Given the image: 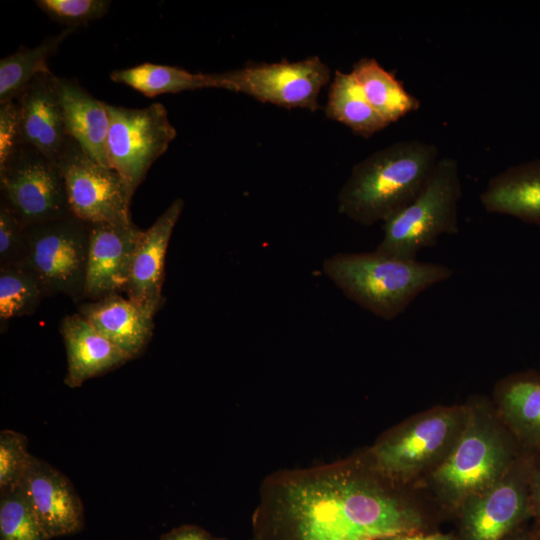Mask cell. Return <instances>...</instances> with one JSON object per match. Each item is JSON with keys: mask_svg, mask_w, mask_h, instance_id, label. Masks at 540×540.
Returning <instances> with one entry per match:
<instances>
[{"mask_svg": "<svg viewBox=\"0 0 540 540\" xmlns=\"http://www.w3.org/2000/svg\"><path fill=\"white\" fill-rule=\"evenodd\" d=\"M470 405H440L392 427L368 450L375 465L394 481L419 489L448 458L469 419Z\"/></svg>", "mask_w": 540, "mask_h": 540, "instance_id": "5b68a950", "label": "cell"}, {"mask_svg": "<svg viewBox=\"0 0 540 540\" xmlns=\"http://www.w3.org/2000/svg\"><path fill=\"white\" fill-rule=\"evenodd\" d=\"M60 333L67 355L64 382L70 388L80 387L85 381L131 360L80 313L65 316Z\"/></svg>", "mask_w": 540, "mask_h": 540, "instance_id": "e0dca14e", "label": "cell"}, {"mask_svg": "<svg viewBox=\"0 0 540 540\" xmlns=\"http://www.w3.org/2000/svg\"><path fill=\"white\" fill-rule=\"evenodd\" d=\"M504 540H540V529L536 532H517L516 530Z\"/></svg>", "mask_w": 540, "mask_h": 540, "instance_id": "e575fe53", "label": "cell"}, {"mask_svg": "<svg viewBox=\"0 0 540 540\" xmlns=\"http://www.w3.org/2000/svg\"><path fill=\"white\" fill-rule=\"evenodd\" d=\"M33 455L28 452L27 438L14 430L0 433V491L18 486Z\"/></svg>", "mask_w": 540, "mask_h": 540, "instance_id": "83f0119b", "label": "cell"}, {"mask_svg": "<svg viewBox=\"0 0 540 540\" xmlns=\"http://www.w3.org/2000/svg\"><path fill=\"white\" fill-rule=\"evenodd\" d=\"M58 85L67 134L92 160L109 166L110 120L106 103L93 97L76 80L59 77Z\"/></svg>", "mask_w": 540, "mask_h": 540, "instance_id": "ffe728a7", "label": "cell"}, {"mask_svg": "<svg viewBox=\"0 0 540 540\" xmlns=\"http://www.w3.org/2000/svg\"><path fill=\"white\" fill-rule=\"evenodd\" d=\"M27 251L26 227L7 203L0 201V267L23 266Z\"/></svg>", "mask_w": 540, "mask_h": 540, "instance_id": "f546056e", "label": "cell"}, {"mask_svg": "<svg viewBox=\"0 0 540 540\" xmlns=\"http://www.w3.org/2000/svg\"><path fill=\"white\" fill-rule=\"evenodd\" d=\"M461 195L457 161L440 157L422 192L383 222V238L376 251L417 259L419 251L434 246L441 235L457 234Z\"/></svg>", "mask_w": 540, "mask_h": 540, "instance_id": "8992f818", "label": "cell"}, {"mask_svg": "<svg viewBox=\"0 0 540 540\" xmlns=\"http://www.w3.org/2000/svg\"><path fill=\"white\" fill-rule=\"evenodd\" d=\"M468 402L469 419L459 441L419 486L440 507L454 513L465 501L493 487L522 450L491 399L477 396Z\"/></svg>", "mask_w": 540, "mask_h": 540, "instance_id": "7a4b0ae2", "label": "cell"}, {"mask_svg": "<svg viewBox=\"0 0 540 540\" xmlns=\"http://www.w3.org/2000/svg\"><path fill=\"white\" fill-rule=\"evenodd\" d=\"M65 180L70 212L89 223H129L134 194L112 167L92 160L72 139L57 162Z\"/></svg>", "mask_w": 540, "mask_h": 540, "instance_id": "7c38bea8", "label": "cell"}, {"mask_svg": "<svg viewBox=\"0 0 540 540\" xmlns=\"http://www.w3.org/2000/svg\"><path fill=\"white\" fill-rule=\"evenodd\" d=\"M78 313L131 359L145 350L153 334L155 315L120 294L82 303Z\"/></svg>", "mask_w": 540, "mask_h": 540, "instance_id": "d6986e66", "label": "cell"}, {"mask_svg": "<svg viewBox=\"0 0 540 540\" xmlns=\"http://www.w3.org/2000/svg\"><path fill=\"white\" fill-rule=\"evenodd\" d=\"M491 401L521 449L540 454V373L505 376L495 384Z\"/></svg>", "mask_w": 540, "mask_h": 540, "instance_id": "ac0fdd59", "label": "cell"}, {"mask_svg": "<svg viewBox=\"0 0 540 540\" xmlns=\"http://www.w3.org/2000/svg\"><path fill=\"white\" fill-rule=\"evenodd\" d=\"M479 198L489 213L540 225V160L510 166L493 176Z\"/></svg>", "mask_w": 540, "mask_h": 540, "instance_id": "44dd1931", "label": "cell"}, {"mask_svg": "<svg viewBox=\"0 0 540 540\" xmlns=\"http://www.w3.org/2000/svg\"><path fill=\"white\" fill-rule=\"evenodd\" d=\"M183 207V199H175L147 230H142L132 256L124 293L153 315L164 303L166 252Z\"/></svg>", "mask_w": 540, "mask_h": 540, "instance_id": "2e32d148", "label": "cell"}, {"mask_svg": "<svg viewBox=\"0 0 540 540\" xmlns=\"http://www.w3.org/2000/svg\"><path fill=\"white\" fill-rule=\"evenodd\" d=\"M529 499L531 514L540 527V454H536L529 480Z\"/></svg>", "mask_w": 540, "mask_h": 540, "instance_id": "d6a6232c", "label": "cell"}, {"mask_svg": "<svg viewBox=\"0 0 540 540\" xmlns=\"http://www.w3.org/2000/svg\"><path fill=\"white\" fill-rule=\"evenodd\" d=\"M0 495V540H50L19 485Z\"/></svg>", "mask_w": 540, "mask_h": 540, "instance_id": "4316f807", "label": "cell"}, {"mask_svg": "<svg viewBox=\"0 0 540 540\" xmlns=\"http://www.w3.org/2000/svg\"><path fill=\"white\" fill-rule=\"evenodd\" d=\"M160 540H222L211 535L206 530L194 526L184 525L163 534Z\"/></svg>", "mask_w": 540, "mask_h": 540, "instance_id": "1f68e13d", "label": "cell"}, {"mask_svg": "<svg viewBox=\"0 0 540 540\" xmlns=\"http://www.w3.org/2000/svg\"><path fill=\"white\" fill-rule=\"evenodd\" d=\"M107 0H37L36 5L53 21L76 28L107 14Z\"/></svg>", "mask_w": 540, "mask_h": 540, "instance_id": "f1b7e54d", "label": "cell"}, {"mask_svg": "<svg viewBox=\"0 0 540 540\" xmlns=\"http://www.w3.org/2000/svg\"><path fill=\"white\" fill-rule=\"evenodd\" d=\"M0 187L1 199L25 227L71 215L58 164L32 146L21 144L0 165Z\"/></svg>", "mask_w": 540, "mask_h": 540, "instance_id": "ba28073f", "label": "cell"}, {"mask_svg": "<svg viewBox=\"0 0 540 540\" xmlns=\"http://www.w3.org/2000/svg\"><path fill=\"white\" fill-rule=\"evenodd\" d=\"M141 232L132 221L90 224L84 300L124 292Z\"/></svg>", "mask_w": 540, "mask_h": 540, "instance_id": "5bb4252c", "label": "cell"}, {"mask_svg": "<svg viewBox=\"0 0 540 540\" xmlns=\"http://www.w3.org/2000/svg\"><path fill=\"white\" fill-rule=\"evenodd\" d=\"M23 266L38 278L47 296L84 300L90 224L72 214L26 227Z\"/></svg>", "mask_w": 540, "mask_h": 540, "instance_id": "52a82bcc", "label": "cell"}, {"mask_svg": "<svg viewBox=\"0 0 540 540\" xmlns=\"http://www.w3.org/2000/svg\"><path fill=\"white\" fill-rule=\"evenodd\" d=\"M351 72L367 101L389 124L419 108L420 101L376 59H359Z\"/></svg>", "mask_w": 540, "mask_h": 540, "instance_id": "7402d4cb", "label": "cell"}, {"mask_svg": "<svg viewBox=\"0 0 540 540\" xmlns=\"http://www.w3.org/2000/svg\"><path fill=\"white\" fill-rule=\"evenodd\" d=\"M110 78L113 82L125 84L147 97L215 88L212 73H192L179 67L153 63L114 70Z\"/></svg>", "mask_w": 540, "mask_h": 540, "instance_id": "cb8c5ba5", "label": "cell"}, {"mask_svg": "<svg viewBox=\"0 0 540 540\" xmlns=\"http://www.w3.org/2000/svg\"><path fill=\"white\" fill-rule=\"evenodd\" d=\"M21 145L15 100L0 103V165Z\"/></svg>", "mask_w": 540, "mask_h": 540, "instance_id": "4dcf8cb0", "label": "cell"}, {"mask_svg": "<svg viewBox=\"0 0 540 540\" xmlns=\"http://www.w3.org/2000/svg\"><path fill=\"white\" fill-rule=\"evenodd\" d=\"M215 88L249 95L284 108H320L318 97L330 80L329 67L318 57L289 62L251 64L212 73Z\"/></svg>", "mask_w": 540, "mask_h": 540, "instance_id": "9c48e42d", "label": "cell"}, {"mask_svg": "<svg viewBox=\"0 0 540 540\" xmlns=\"http://www.w3.org/2000/svg\"><path fill=\"white\" fill-rule=\"evenodd\" d=\"M366 540H374V539H366Z\"/></svg>", "mask_w": 540, "mask_h": 540, "instance_id": "d590c367", "label": "cell"}, {"mask_svg": "<svg viewBox=\"0 0 540 540\" xmlns=\"http://www.w3.org/2000/svg\"><path fill=\"white\" fill-rule=\"evenodd\" d=\"M325 114L365 138L389 125L367 101L352 72L335 71L329 88Z\"/></svg>", "mask_w": 540, "mask_h": 540, "instance_id": "603a6c76", "label": "cell"}, {"mask_svg": "<svg viewBox=\"0 0 540 540\" xmlns=\"http://www.w3.org/2000/svg\"><path fill=\"white\" fill-rule=\"evenodd\" d=\"M19 486L49 539L83 528L79 495L70 480L47 462L33 456Z\"/></svg>", "mask_w": 540, "mask_h": 540, "instance_id": "4fadbf2b", "label": "cell"}, {"mask_svg": "<svg viewBox=\"0 0 540 540\" xmlns=\"http://www.w3.org/2000/svg\"><path fill=\"white\" fill-rule=\"evenodd\" d=\"M47 294L38 278L25 266L0 267V326L31 315Z\"/></svg>", "mask_w": 540, "mask_h": 540, "instance_id": "484cf974", "label": "cell"}, {"mask_svg": "<svg viewBox=\"0 0 540 540\" xmlns=\"http://www.w3.org/2000/svg\"><path fill=\"white\" fill-rule=\"evenodd\" d=\"M535 455L521 450L493 487L463 503L456 513L458 540H504L532 516L529 480Z\"/></svg>", "mask_w": 540, "mask_h": 540, "instance_id": "8fae6325", "label": "cell"}, {"mask_svg": "<svg viewBox=\"0 0 540 540\" xmlns=\"http://www.w3.org/2000/svg\"><path fill=\"white\" fill-rule=\"evenodd\" d=\"M323 272L347 298L384 320L398 317L422 292L454 273L443 264L376 250L334 254L324 260Z\"/></svg>", "mask_w": 540, "mask_h": 540, "instance_id": "277c9868", "label": "cell"}, {"mask_svg": "<svg viewBox=\"0 0 540 540\" xmlns=\"http://www.w3.org/2000/svg\"><path fill=\"white\" fill-rule=\"evenodd\" d=\"M110 127L107 137L109 166L135 192L151 165L166 152L177 131L161 103L127 108L106 103Z\"/></svg>", "mask_w": 540, "mask_h": 540, "instance_id": "30bf717a", "label": "cell"}, {"mask_svg": "<svg viewBox=\"0 0 540 540\" xmlns=\"http://www.w3.org/2000/svg\"><path fill=\"white\" fill-rule=\"evenodd\" d=\"M58 78L53 73L40 74L14 99L21 144L56 163L72 140L65 128Z\"/></svg>", "mask_w": 540, "mask_h": 540, "instance_id": "9a60e30c", "label": "cell"}, {"mask_svg": "<svg viewBox=\"0 0 540 540\" xmlns=\"http://www.w3.org/2000/svg\"><path fill=\"white\" fill-rule=\"evenodd\" d=\"M75 28L67 27L34 48L21 47L0 60V103L15 99L38 75L52 73L48 59Z\"/></svg>", "mask_w": 540, "mask_h": 540, "instance_id": "d4e9b609", "label": "cell"}, {"mask_svg": "<svg viewBox=\"0 0 540 540\" xmlns=\"http://www.w3.org/2000/svg\"><path fill=\"white\" fill-rule=\"evenodd\" d=\"M418 488L384 474L365 454L278 474L264 486L260 525L277 540H366L421 532Z\"/></svg>", "mask_w": 540, "mask_h": 540, "instance_id": "6da1fadb", "label": "cell"}, {"mask_svg": "<svg viewBox=\"0 0 540 540\" xmlns=\"http://www.w3.org/2000/svg\"><path fill=\"white\" fill-rule=\"evenodd\" d=\"M380 540H458L457 537H454L451 534L443 533H431L424 534L422 532L409 533V534H399L390 537H386Z\"/></svg>", "mask_w": 540, "mask_h": 540, "instance_id": "836d02e7", "label": "cell"}, {"mask_svg": "<svg viewBox=\"0 0 540 540\" xmlns=\"http://www.w3.org/2000/svg\"><path fill=\"white\" fill-rule=\"evenodd\" d=\"M439 159L437 146L414 139L372 153L342 186L339 212L363 226L384 222L422 192Z\"/></svg>", "mask_w": 540, "mask_h": 540, "instance_id": "3957f363", "label": "cell"}]
</instances>
